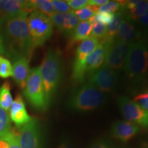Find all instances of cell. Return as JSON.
Returning <instances> with one entry per match:
<instances>
[{
  "instance_id": "cell-1",
  "label": "cell",
  "mask_w": 148,
  "mask_h": 148,
  "mask_svg": "<svg viewBox=\"0 0 148 148\" xmlns=\"http://www.w3.org/2000/svg\"><path fill=\"white\" fill-rule=\"evenodd\" d=\"M27 16H0V54L12 63L22 58L29 60L34 50Z\"/></svg>"
},
{
  "instance_id": "cell-2",
  "label": "cell",
  "mask_w": 148,
  "mask_h": 148,
  "mask_svg": "<svg viewBox=\"0 0 148 148\" xmlns=\"http://www.w3.org/2000/svg\"><path fill=\"white\" fill-rule=\"evenodd\" d=\"M123 68L127 80L132 84H139L145 80L148 72V42L146 40L133 42Z\"/></svg>"
},
{
  "instance_id": "cell-3",
  "label": "cell",
  "mask_w": 148,
  "mask_h": 148,
  "mask_svg": "<svg viewBox=\"0 0 148 148\" xmlns=\"http://www.w3.org/2000/svg\"><path fill=\"white\" fill-rule=\"evenodd\" d=\"M39 69L46 97L50 105L63 75L62 61L60 53L55 49H49L42 61Z\"/></svg>"
},
{
  "instance_id": "cell-4",
  "label": "cell",
  "mask_w": 148,
  "mask_h": 148,
  "mask_svg": "<svg viewBox=\"0 0 148 148\" xmlns=\"http://www.w3.org/2000/svg\"><path fill=\"white\" fill-rule=\"evenodd\" d=\"M105 101V94L86 83L73 90L68 99V106L75 111L87 112L102 106Z\"/></svg>"
},
{
  "instance_id": "cell-5",
  "label": "cell",
  "mask_w": 148,
  "mask_h": 148,
  "mask_svg": "<svg viewBox=\"0 0 148 148\" xmlns=\"http://www.w3.org/2000/svg\"><path fill=\"white\" fill-rule=\"evenodd\" d=\"M23 95L33 108L44 112L49 108V103L46 97L45 89L40 77L39 66L30 70Z\"/></svg>"
},
{
  "instance_id": "cell-6",
  "label": "cell",
  "mask_w": 148,
  "mask_h": 148,
  "mask_svg": "<svg viewBox=\"0 0 148 148\" xmlns=\"http://www.w3.org/2000/svg\"><path fill=\"white\" fill-rule=\"evenodd\" d=\"M27 25L33 47H40L53 34V24L49 16L34 10L27 16Z\"/></svg>"
},
{
  "instance_id": "cell-7",
  "label": "cell",
  "mask_w": 148,
  "mask_h": 148,
  "mask_svg": "<svg viewBox=\"0 0 148 148\" xmlns=\"http://www.w3.org/2000/svg\"><path fill=\"white\" fill-rule=\"evenodd\" d=\"M100 43L97 38L89 37L79 44L75 50L73 65H72V80L74 83L82 84L86 76L85 61Z\"/></svg>"
},
{
  "instance_id": "cell-8",
  "label": "cell",
  "mask_w": 148,
  "mask_h": 148,
  "mask_svg": "<svg viewBox=\"0 0 148 148\" xmlns=\"http://www.w3.org/2000/svg\"><path fill=\"white\" fill-rule=\"evenodd\" d=\"M104 44L106 48L104 62L103 66L114 71L121 70L125 65L130 49L132 43L114 39Z\"/></svg>"
},
{
  "instance_id": "cell-9",
  "label": "cell",
  "mask_w": 148,
  "mask_h": 148,
  "mask_svg": "<svg viewBox=\"0 0 148 148\" xmlns=\"http://www.w3.org/2000/svg\"><path fill=\"white\" fill-rule=\"evenodd\" d=\"M117 104L122 115L127 121L138 126L148 128V111L140 108L134 101L131 100L125 95L117 98Z\"/></svg>"
},
{
  "instance_id": "cell-10",
  "label": "cell",
  "mask_w": 148,
  "mask_h": 148,
  "mask_svg": "<svg viewBox=\"0 0 148 148\" xmlns=\"http://www.w3.org/2000/svg\"><path fill=\"white\" fill-rule=\"evenodd\" d=\"M118 73L107 66H102L88 73V83L101 92H111L115 89Z\"/></svg>"
},
{
  "instance_id": "cell-11",
  "label": "cell",
  "mask_w": 148,
  "mask_h": 148,
  "mask_svg": "<svg viewBox=\"0 0 148 148\" xmlns=\"http://www.w3.org/2000/svg\"><path fill=\"white\" fill-rule=\"evenodd\" d=\"M20 148H42V134L38 119L32 118L19 130Z\"/></svg>"
},
{
  "instance_id": "cell-12",
  "label": "cell",
  "mask_w": 148,
  "mask_h": 148,
  "mask_svg": "<svg viewBox=\"0 0 148 148\" xmlns=\"http://www.w3.org/2000/svg\"><path fill=\"white\" fill-rule=\"evenodd\" d=\"M34 11L31 1L0 0V15L8 16H28Z\"/></svg>"
},
{
  "instance_id": "cell-13",
  "label": "cell",
  "mask_w": 148,
  "mask_h": 148,
  "mask_svg": "<svg viewBox=\"0 0 148 148\" xmlns=\"http://www.w3.org/2000/svg\"><path fill=\"white\" fill-rule=\"evenodd\" d=\"M8 114L10 119L18 128H21L27 124L32 119L27 113L25 102L20 94L16 96L14 100L12 101L9 109Z\"/></svg>"
},
{
  "instance_id": "cell-14",
  "label": "cell",
  "mask_w": 148,
  "mask_h": 148,
  "mask_svg": "<svg viewBox=\"0 0 148 148\" xmlns=\"http://www.w3.org/2000/svg\"><path fill=\"white\" fill-rule=\"evenodd\" d=\"M139 131V127L128 121H116L111 127V135L114 138L126 143Z\"/></svg>"
},
{
  "instance_id": "cell-15",
  "label": "cell",
  "mask_w": 148,
  "mask_h": 148,
  "mask_svg": "<svg viewBox=\"0 0 148 148\" xmlns=\"http://www.w3.org/2000/svg\"><path fill=\"white\" fill-rule=\"evenodd\" d=\"M30 69L29 66V59L22 58L13 62L12 65V77L20 88L24 89L28 79Z\"/></svg>"
},
{
  "instance_id": "cell-16",
  "label": "cell",
  "mask_w": 148,
  "mask_h": 148,
  "mask_svg": "<svg viewBox=\"0 0 148 148\" xmlns=\"http://www.w3.org/2000/svg\"><path fill=\"white\" fill-rule=\"evenodd\" d=\"M140 37V32L130 20L123 18L120 24L119 30L116 36V39L121 41L133 43L137 41Z\"/></svg>"
},
{
  "instance_id": "cell-17",
  "label": "cell",
  "mask_w": 148,
  "mask_h": 148,
  "mask_svg": "<svg viewBox=\"0 0 148 148\" xmlns=\"http://www.w3.org/2000/svg\"><path fill=\"white\" fill-rule=\"evenodd\" d=\"M106 48L104 44L100 43L91 53L88 55L85 61V69L86 73H90L103 66L104 62Z\"/></svg>"
},
{
  "instance_id": "cell-18",
  "label": "cell",
  "mask_w": 148,
  "mask_h": 148,
  "mask_svg": "<svg viewBox=\"0 0 148 148\" xmlns=\"http://www.w3.org/2000/svg\"><path fill=\"white\" fill-rule=\"evenodd\" d=\"M92 25L89 21H81L77 24L69 36L68 48H71L79 42L89 38L91 32Z\"/></svg>"
},
{
  "instance_id": "cell-19",
  "label": "cell",
  "mask_w": 148,
  "mask_h": 148,
  "mask_svg": "<svg viewBox=\"0 0 148 148\" xmlns=\"http://www.w3.org/2000/svg\"><path fill=\"white\" fill-rule=\"evenodd\" d=\"M125 17L124 11L122 10L121 9L119 12L114 13L113 21H112L110 25L106 26V33L105 36L101 40L100 42L101 43H106V42H112V40L115 39L116 34H117L118 30L120 24H121L122 20Z\"/></svg>"
},
{
  "instance_id": "cell-20",
  "label": "cell",
  "mask_w": 148,
  "mask_h": 148,
  "mask_svg": "<svg viewBox=\"0 0 148 148\" xmlns=\"http://www.w3.org/2000/svg\"><path fill=\"white\" fill-rule=\"evenodd\" d=\"M12 95L10 93V85L8 82H5L0 88V106L5 111H8L12 105Z\"/></svg>"
},
{
  "instance_id": "cell-21",
  "label": "cell",
  "mask_w": 148,
  "mask_h": 148,
  "mask_svg": "<svg viewBox=\"0 0 148 148\" xmlns=\"http://www.w3.org/2000/svg\"><path fill=\"white\" fill-rule=\"evenodd\" d=\"M78 23L79 20L74 11L71 10L69 12H66L64 16V23L61 34H64L66 36H69Z\"/></svg>"
},
{
  "instance_id": "cell-22",
  "label": "cell",
  "mask_w": 148,
  "mask_h": 148,
  "mask_svg": "<svg viewBox=\"0 0 148 148\" xmlns=\"http://www.w3.org/2000/svg\"><path fill=\"white\" fill-rule=\"evenodd\" d=\"M31 2L34 10L40 11L46 15L50 16L56 12L50 0H32Z\"/></svg>"
},
{
  "instance_id": "cell-23",
  "label": "cell",
  "mask_w": 148,
  "mask_h": 148,
  "mask_svg": "<svg viewBox=\"0 0 148 148\" xmlns=\"http://www.w3.org/2000/svg\"><path fill=\"white\" fill-rule=\"evenodd\" d=\"M98 9H99V7L86 5V6L75 10L74 12L79 21H89L90 18L97 13Z\"/></svg>"
},
{
  "instance_id": "cell-24",
  "label": "cell",
  "mask_w": 148,
  "mask_h": 148,
  "mask_svg": "<svg viewBox=\"0 0 148 148\" xmlns=\"http://www.w3.org/2000/svg\"><path fill=\"white\" fill-rule=\"evenodd\" d=\"M92 25L91 32H90V37L97 38V40H102L105 36L106 33V26L97 22L95 20L94 16L89 20Z\"/></svg>"
},
{
  "instance_id": "cell-25",
  "label": "cell",
  "mask_w": 148,
  "mask_h": 148,
  "mask_svg": "<svg viewBox=\"0 0 148 148\" xmlns=\"http://www.w3.org/2000/svg\"><path fill=\"white\" fill-rule=\"evenodd\" d=\"M10 128V119L8 112L0 106V137L6 134Z\"/></svg>"
},
{
  "instance_id": "cell-26",
  "label": "cell",
  "mask_w": 148,
  "mask_h": 148,
  "mask_svg": "<svg viewBox=\"0 0 148 148\" xmlns=\"http://www.w3.org/2000/svg\"><path fill=\"white\" fill-rule=\"evenodd\" d=\"M3 136L8 142V148H20L19 131L11 127L10 130Z\"/></svg>"
},
{
  "instance_id": "cell-27",
  "label": "cell",
  "mask_w": 148,
  "mask_h": 148,
  "mask_svg": "<svg viewBox=\"0 0 148 148\" xmlns=\"http://www.w3.org/2000/svg\"><path fill=\"white\" fill-rule=\"evenodd\" d=\"M12 76V66L10 61L0 56V77L7 78Z\"/></svg>"
},
{
  "instance_id": "cell-28",
  "label": "cell",
  "mask_w": 148,
  "mask_h": 148,
  "mask_svg": "<svg viewBox=\"0 0 148 148\" xmlns=\"http://www.w3.org/2000/svg\"><path fill=\"white\" fill-rule=\"evenodd\" d=\"M121 9V5L119 1H109L106 4L99 7L98 12H108L114 14Z\"/></svg>"
},
{
  "instance_id": "cell-29",
  "label": "cell",
  "mask_w": 148,
  "mask_h": 148,
  "mask_svg": "<svg viewBox=\"0 0 148 148\" xmlns=\"http://www.w3.org/2000/svg\"><path fill=\"white\" fill-rule=\"evenodd\" d=\"M114 16V14L112 13L97 12V13L94 15V17H95V20L97 22H99L100 23L107 26V25H110V24L112 23V21H113Z\"/></svg>"
},
{
  "instance_id": "cell-30",
  "label": "cell",
  "mask_w": 148,
  "mask_h": 148,
  "mask_svg": "<svg viewBox=\"0 0 148 148\" xmlns=\"http://www.w3.org/2000/svg\"><path fill=\"white\" fill-rule=\"evenodd\" d=\"M51 3L56 12L58 13H66L71 11L69 5L66 1L62 0H51Z\"/></svg>"
},
{
  "instance_id": "cell-31",
  "label": "cell",
  "mask_w": 148,
  "mask_h": 148,
  "mask_svg": "<svg viewBox=\"0 0 148 148\" xmlns=\"http://www.w3.org/2000/svg\"><path fill=\"white\" fill-rule=\"evenodd\" d=\"M134 101L139 105L140 108L148 111V91L136 95Z\"/></svg>"
},
{
  "instance_id": "cell-32",
  "label": "cell",
  "mask_w": 148,
  "mask_h": 148,
  "mask_svg": "<svg viewBox=\"0 0 148 148\" xmlns=\"http://www.w3.org/2000/svg\"><path fill=\"white\" fill-rule=\"evenodd\" d=\"M70 8L73 10H79L88 5V0H68L66 1Z\"/></svg>"
},
{
  "instance_id": "cell-33",
  "label": "cell",
  "mask_w": 148,
  "mask_h": 148,
  "mask_svg": "<svg viewBox=\"0 0 148 148\" xmlns=\"http://www.w3.org/2000/svg\"><path fill=\"white\" fill-rule=\"evenodd\" d=\"M58 148H73V146L69 138L66 136H64L60 140Z\"/></svg>"
},
{
  "instance_id": "cell-34",
  "label": "cell",
  "mask_w": 148,
  "mask_h": 148,
  "mask_svg": "<svg viewBox=\"0 0 148 148\" xmlns=\"http://www.w3.org/2000/svg\"><path fill=\"white\" fill-rule=\"evenodd\" d=\"M88 148H111L110 145L106 141L102 140H97L90 145Z\"/></svg>"
},
{
  "instance_id": "cell-35",
  "label": "cell",
  "mask_w": 148,
  "mask_h": 148,
  "mask_svg": "<svg viewBox=\"0 0 148 148\" xmlns=\"http://www.w3.org/2000/svg\"><path fill=\"white\" fill-rule=\"evenodd\" d=\"M138 22L142 26L148 28V11L138 18Z\"/></svg>"
},
{
  "instance_id": "cell-36",
  "label": "cell",
  "mask_w": 148,
  "mask_h": 148,
  "mask_svg": "<svg viewBox=\"0 0 148 148\" xmlns=\"http://www.w3.org/2000/svg\"><path fill=\"white\" fill-rule=\"evenodd\" d=\"M108 1V0H90V1H88V5L100 7L101 5L106 4Z\"/></svg>"
},
{
  "instance_id": "cell-37",
  "label": "cell",
  "mask_w": 148,
  "mask_h": 148,
  "mask_svg": "<svg viewBox=\"0 0 148 148\" xmlns=\"http://www.w3.org/2000/svg\"><path fill=\"white\" fill-rule=\"evenodd\" d=\"M9 144L7 140L3 137V136H1L0 137V148H8Z\"/></svg>"
}]
</instances>
